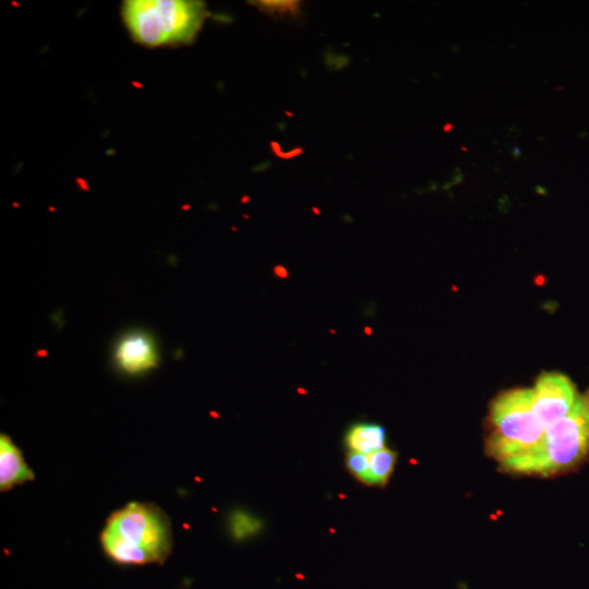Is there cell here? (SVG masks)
Wrapping results in <instances>:
<instances>
[{"instance_id": "6da1fadb", "label": "cell", "mask_w": 589, "mask_h": 589, "mask_svg": "<svg viewBox=\"0 0 589 589\" xmlns=\"http://www.w3.org/2000/svg\"><path fill=\"white\" fill-rule=\"evenodd\" d=\"M589 456V390L578 396L570 411L545 430L532 453L508 461L514 472L551 476L574 469Z\"/></svg>"}, {"instance_id": "7a4b0ae2", "label": "cell", "mask_w": 589, "mask_h": 589, "mask_svg": "<svg viewBox=\"0 0 589 589\" xmlns=\"http://www.w3.org/2000/svg\"><path fill=\"white\" fill-rule=\"evenodd\" d=\"M133 39L146 47L175 46L193 40L205 17V4L181 0H133L122 8Z\"/></svg>"}, {"instance_id": "3957f363", "label": "cell", "mask_w": 589, "mask_h": 589, "mask_svg": "<svg viewBox=\"0 0 589 589\" xmlns=\"http://www.w3.org/2000/svg\"><path fill=\"white\" fill-rule=\"evenodd\" d=\"M490 425L488 453L502 465L534 452L545 434L527 388L501 394L491 406Z\"/></svg>"}, {"instance_id": "277c9868", "label": "cell", "mask_w": 589, "mask_h": 589, "mask_svg": "<svg viewBox=\"0 0 589 589\" xmlns=\"http://www.w3.org/2000/svg\"><path fill=\"white\" fill-rule=\"evenodd\" d=\"M106 530L151 553L157 563L170 552V526L153 505L132 503L110 516Z\"/></svg>"}, {"instance_id": "5b68a950", "label": "cell", "mask_w": 589, "mask_h": 589, "mask_svg": "<svg viewBox=\"0 0 589 589\" xmlns=\"http://www.w3.org/2000/svg\"><path fill=\"white\" fill-rule=\"evenodd\" d=\"M531 389L533 411L546 430L574 407L578 394L573 382L560 373H543Z\"/></svg>"}, {"instance_id": "8992f818", "label": "cell", "mask_w": 589, "mask_h": 589, "mask_svg": "<svg viewBox=\"0 0 589 589\" xmlns=\"http://www.w3.org/2000/svg\"><path fill=\"white\" fill-rule=\"evenodd\" d=\"M112 357L118 369L128 374H140L154 369L159 352L154 337L145 330H130L120 336Z\"/></svg>"}, {"instance_id": "52a82bcc", "label": "cell", "mask_w": 589, "mask_h": 589, "mask_svg": "<svg viewBox=\"0 0 589 589\" xmlns=\"http://www.w3.org/2000/svg\"><path fill=\"white\" fill-rule=\"evenodd\" d=\"M34 474L25 464L21 450L12 441L1 435L0 440V489L8 491L16 484L33 480Z\"/></svg>"}, {"instance_id": "ba28073f", "label": "cell", "mask_w": 589, "mask_h": 589, "mask_svg": "<svg viewBox=\"0 0 589 589\" xmlns=\"http://www.w3.org/2000/svg\"><path fill=\"white\" fill-rule=\"evenodd\" d=\"M348 450L370 455L385 447V430L374 423H356L346 432Z\"/></svg>"}, {"instance_id": "9c48e42d", "label": "cell", "mask_w": 589, "mask_h": 589, "mask_svg": "<svg viewBox=\"0 0 589 589\" xmlns=\"http://www.w3.org/2000/svg\"><path fill=\"white\" fill-rule=\"evenodd\" d=\"M100 540L106 553L120 564L145 565L157 563L155 557L147 551L122 540L106 529L101 533Z\"/></svg>"}, {"instance_id": "30bf717a", "label": "cell", "mask_w": 589, "mask_h": 589, "mask_svg": "<svg viewBox=\"0 0 589 589\" xmlns=\"http://www.w3.org/2000/svg\"><path fill=\"white\" fill-rule=\"evenodd\" d=\"M397 453L389 448H382L369 455L370 482L369 485L384 486L388 482L395 464Z\"/></svg>"}, {"instance_id": "8fae6325", "label": "cell", "mask_w": 589, "mask_h": 589, "mask_svg": "<svg viewBox=\"0 0 589 589\" xmlns=\"http://www.w3.org/2000/svg\"><path fill=\"white\" fill-rule=\"evenodd\" d=\"M262 527V522L253 516L237 512L230 519V530L236 539H244L256 533Z\"/></svg>"}, {"instance_id": "7c38bea8", "label": "cell", "mask_w": 589, "mask_h": 589, "mask_svg": "<svg viewBox=\"0 0 589 589\" xmlns=\"http://www.w3.org/2000/svg\"><path fill=\"white\" fill-rule=\"evenodd\" d=\"M347 470L360 482L369 485L370 466L369 455L348 450L345 459Z\"/></svg>"}, {"instance_id": "4fadbf2b", "label": "cell", "mask_w": 589, "mask_h": 589, "mask_svg": "<svg viewBox=\"0 0 589 589\" xmlns=\"http://www.w3.org/2000/svg\"><path fill=\"white\" fill-rule=\"evenodd\" d=\"M273 275L277 278L285 279L289 276V272L286 266L275 265L273 267Z\"/></svg>"}, {"instance_id": "5bb4252c", "label": "cell", "mask_w": 589, "mask_h": 589, "mask_svg": "<svg viewBox=\"0 0 589 589\" xmlns=\"http://www.w3.org/2000/svg\"><path fill=\"white\" fill-rule=\"evenodd\" d=\"M369 328H370V327H365V329H364L366 334H370V333H371V330H370Z\"/></svg>"}]
</instances>
